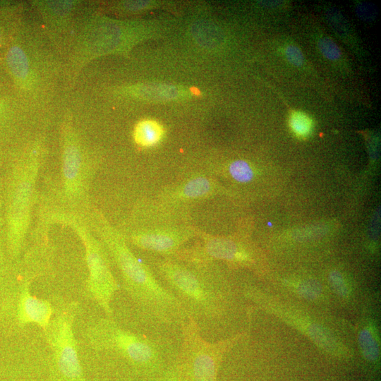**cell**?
Returning <instances> with one entry per match:
<instances>
[{
    "mask_svg": "<svg viewBox=\"0 0 381 381\" xmlns=\"http://www.w3.org/2000/svg\"><path fill=\"white\" fill-rule=\"evenodd\" d=\"M33 4L48 25L59 28L66 25L76 6L75 1H35Z\"/></svg>",
    "mask_w": 381,
    "mask_h": 381,
    "instance_id": "9",
    "label": "cell"
},
{
    "mask_svg": "<svg viewBox=\"0 0 381 381\" xmlns=\"http://www.w3.org/2000/svg\"><path fill=\"white\" fill-rule=\"evenodd\" d=\"M231 176L238 182L246 183L250 181L254 176L250 165L244 160H236L229 167Z\"/></svg>",
    "mask_w": 381,
    "mask_h": 381,
    "instance_id": "18",
    "label": "cell"
},
{
    "mask_svg": "<svg viewBox=\"0 0 381 381\" xmlns=\"http://www.w3.org/2000/svg\"><path fill=\"white\" fill-rule=\"evenodd\" d=\"M289 126L294 135L301 139L310 135L313 130V121L306 112L293 110L289 116Z\"/></svg>",
    "mask_w": 381,
    "mask_h": 381,
    "instance_id": "15",
    "label": "cell"
},
{
    "mask_svg": "<svg viewBox=\"0 0 381 381\" xmlns=\"http://www.w3.org/2000/svg\"><path fill=\"white\" fill-rule=\"evenodd\" d=\"M358 343L363 358L370 363L375 362L380 356L378 333L371 322H363L358 331Z\"/></svg>",
    "mask_w": 381,
    "mask_h": 381,
    "instance_id": "10",
    "label": "cell"
},
{
    "mask_svg": "<svg viewBox=\"0 0 381 381\" xmlns=\"http://www.w3.org/2000/svg\"><path fill=\"white\" fill-rule=\"evenodd\" d=\"M244 336L241 332L215 341L207 340L193 320L188 317L181 327L176 360L181 381H218L224 356Z\"/></svg>",
    "mask_w": 381,
    "mask_h": 381,
    "instance_id": "4",
    "label": "cell"
},
{
    "mask_svg": "<svg viewBox=\"0 0 381 381\" xmlns=\"http://www.w3.org/2000/svg\"><path fill=\"white\" fill-rule=\"evenodd\" d=\"M292 292L301 298L316 301L323 296L321 285L313 279H303L291 285Z\"/></svg>",
    "mask_w": 381,
    "mask_h": 381,
    "instance_id": "16",
    "label": "cell"
},
{
    "mask_svg": "<svg viewBox=\"0 0 381 381\" xmlns=\"http://www.w3.org/2000/svg\"><path fill=\"white\" fill-rule=\"evenodd\" d=\"M39 162L38 152H31L29 158L16 164L5 176L1 196L4 208L3 228L13 254L20 250L30 224Z\"/></svg>",
    "mask_w": 381,
    "mask_h": 381,
    "instance_id": "3",
    "label": "cell"
},
{
    "mask_svg": "<svg viewBox=\"0 0 381 381\" xmlns=\"http://www.w3.org/2000/svg\"><path fill=\"white\" fill-rule=\"evenodd\" d=\"M158 381H181L176 361L164 372Z\"/></svg>",
    "mask_w": 381,
    "mask_h": 381,
    "instance_id": "22",
    "label": "cell"
},
{
    "mask_svg": "<svg viewBox=\"0 0 381 381\" xmlns=\"http://www.w3.org/2000/svg\"><path fill=\"white\" fill-rule=\"evenodd\" d=\"M318 46L322 54L328 60L337 61L340 59L341 51L337 44L329 37H321L318 40Z\"/></svg>",
    "mask_w": 381,
    "mask_h": 381,
    "instance_id": "19",
    "label": "cell"
},
{
    "mask_svg": "<svg viewBox=\"0 0 381 381\" xmlns=\"http://www.w3.org/2000/svg\"><path fill=\"white\" fill-rule=\"evenodd\" d=\"M195 234L190 229H155L133 232L129 238L140 249L171 257Z\"/></svg>",
    "mask_w": 381,
    "mask_h": 381,
    "instance_id": "8",
    "label": "cell"
},
{
    "mask_svg": "<svg viewBox=\"0 0 381 381\" xmlns=\"http://www.w3.org/2000/svg\"><path fill=\"white\" fill-rule=\"evenodd\" d=\"M21 309L26 320L40 325L46 324L51 315L50 307L47 303L29 296L23 299Z\"/></svg>",
    "mask_w": 381,
    "mask_h": 381,
    "instance_id": "14",
    "label": "cell"
},
{
    "mask_svg": "<svg viewBox=\"0 0 381 381\" xmlns=\"http://www.w3.org/2000/svg\"><path fill=\"white\" fill-rule=\"evenodd\" d=\"M88 221L106 246L121 274L125 291L149 327L155 332L180 336L188 315L178 299L152 270L136 258L123 236L99 212H90Z\"/></svg>",
    "mask_w": 381,
    "mask_h": 381,
    "instance_id": "1",
    "label": "cell"
},
{
    "mask_svg": "<svg viewBox=\"0 0 381 381\" xmlns=\"http://www.w3.org/2000/svg\"><path fill=\"white\" fill-rule=\"evenodd\" d=\"M284 55L288 62L296 67L304 64V56L301 49L294 44H289L284 49Z\"/></svg>",
    "mask_w": 381,
    "mask_h": 381,
    "instance_id": "20",
    "label": "cell"
},
{
    "mask_svg": "<svg viewBox=\"0 0 381 381\" xmlns=\"http://www.w3.org/2000/svg\"><path fill=\"white\" fill-rule=\"evenodd\" d=\"M0 40H1V32H0Z\"/></svg>",
    "mask_w": 381,
    "mask_h": 381,
    "instance_id": "23",
    "label": "cell"
},
{
    "mask_svg": "<svg viewBox=\"0 0 381 381\" xmlns=\"http://www.w3.org/2000/svg\"><path fill=\"white\" fill-rule=\"evenodd\" d=\"M50 219L66 224L80 236L86 247L87 262L90 272L89 285L94 297L108 316L111 315V302L119 285L111 272L107 255L99 243L91 234L85 222L79 215L71 213H54Z\"/></svg>",
    "mask_w": 381,
    "mask_h": 381,
    "instance_id": "5",
    "label": "cell"
},
{
    "mask_svg": "<svg viewBox=\"0 0 381 381\" xmlns=\"http://www.w3.org/2000/svg\"><path fill=\"white\" fill-rule=\"evenodd\" d=\"M329 283L333 292L340 298L349 299L351 294L349 284L343 274L338 271H332L329 275Z\"/></svg>",
    "mask_w": 381,
    "mask_h": 381,
    "instance_id": "17",
    "label": "cell"
},
{
    "mask_svg": "<svg viewBox=\"0 0 381 381\" xmlns=\"http://www.w3.org/2000/svg\"><path fill=\"white\" fill-rule=\"evenodd\" d=\"M209 265L171 257L153 262V272L157 279L178 299L207 340L213 328L226 314L233 297L226 285L210 276Z\"/></svg>",
    "mask_w": 381,
    "mask_h": 381,
    "instance_id": "2",
    "label": "cell"
},
{
    "mask_svg": "<svg viewBox=\"0 0 381 381\" xmlns=\"http://www.w3.org/2000/svg\"><path fill=\"white\" fill-rule=\"evenodd\" d=\"M213 182L206 177L191 179L179 190V198L185 200H197L207 198L214 190Z\"/></svg>",
    "mask_w": 381,
    "mask_h": 381,
    "instance_id": "13",
    "label": "cell"
},
{
    "mask_svg": "<svg viewBox=\"0 0 381 381\" xmlns=\"http://www.w3.org/2000/svg\"><path fill=\"white\" fill-rule=\"evenodd\" d=\"M356 13L361 20L365 21H372L377 16L375 8L368 3L358 4L356 6Z\"/></svg>",
    "mask_w": 381,
    "mask_h": 381,
    "instance_id": "21",
    "label": "cell"
},
{
    "mask_svg": "<svg viewBox=\"0 0 381 381\" xmlns=\"http://www.w3.org/2000/svg\"><path fill=\"white\" fill-rule=\"evenodd\" d=\"M243 294L246 298L261 308L272 311L297 327L323 350L337 354L343 352L344 348L334 336L322 325L312 320L310 317L284 306L255 288L247 287Z\"/></svg>",
    "mask_w": 381,
    "mask_h": 381,
    "instance_id": "6",
    "label": "cell"
},
{
    "mask_svg": "<svg viewBox=\"0 0 381 381\" xmlns=\"http://www.w3.org/2000/svg\"><path fill=\"white\" fill-rule=\"evenodd\" d=\"M78 138L71 127L64 128L61 159V185L64 196L76 202L85 195L89 172L85 167Z\"/></svg>",
    "mask_w": 381,
    "mask_h": 381,
    "instance_id": "7",
    "label": "cell"
},
{
    "mask_svg": "<svg viewBox=\"0 0 381 381\" xmlns=\"http://www.w3.org/2000/svg\"><path fill=\"white\" fill-rule=\"evenodd\" d=\"M6 60L13 75L23 85L32 80V69L28 56L19 46L15 45L8 52Z\"/></svg>",
    "mask_w": 381,
    "mask_h": 381,
    "instance_id": "11",
    "label": "cell"
},
{
    "mask_svg": "<svg viewBox=\"0 0 381 381\" xmlns=\"http://www.w3.org/2000/svg\"><path fill=\"white\" fill-rule=\"evenodd\" d=\"M164 133V128L158 121L144 119L135 125L133 138L137 145L148 147L157 144L162 139Z\"/></svg>",
    "mask_w": 381,
    "mask_h": 381,
    "instance_id": "12",
    "label": "cell"
}]
</instances>
